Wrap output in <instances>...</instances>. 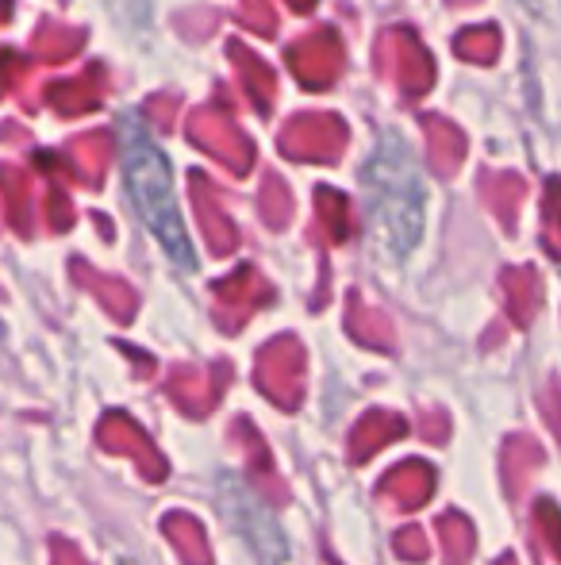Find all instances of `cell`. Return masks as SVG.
Wrapping results in <instances>:
<instances>
[{
    "instance_id": "obj_9",
    "label": "cell",
    "mask_w": 561,
    "mask_h": 565,
    "mask_svg": "<svg viewBox=\"0 0 561 565\" xmlns=\"http://www.w3.org/2000/svg\"><path fill=\"white\" fill-rule=\"evenodd\" d=\"M235 439L242 443V454H247V461H250V469H262V489L270 492V500L273 504H284V500H289V489H284V484H278L281 477H278V469H273V461H270V450H266V439L262 435L255 431V427L247 424V416H239L235 419Z\"/></svg>"
},
{
    "instance_id": "obj_5",
    "label": "cell",
    "mask_w": 561,
    "mask_h": 565,
    "mask_svg": "<svg viewBox=\"0 0 561 565\" xmlns=\"http://www.w3.org/2000/svg\"><path fill=\"white\" fill-rule=\"evenodd\" d=\"M377 492H381L385 500H392L400 512H416V508H423L427 500L434 497V466L423 458L400 461V466H392L389 473H385Z\"/></svg>"
},
{
    "instance_id": "obj_15",
    "label": "cell",
    "mask_w": 561,
    "mask_h": 565,
    "mask_svg": "<svg viewBox=\"0 0 561 565\" xmlns=\"http://www.w3.org/2000/svg\"><path fill=\"white\" fill-rule=\"evenodd\" d=\"M535 527L542 531V539H547V546L561 558V512L558 504L550 497L539 500V512H535Z\"/></svg>"
},
{
    "instance_id": "obj_21",
    "label": "cell",
    "mask_w": 561,
    "mask_h": 565,
    "mask_svg": "<svg viewBox=\"0 0 561 565\" xmlns=\"http://www.w3.org/2000/svg\"><path fill=\"white\" fill-rule=\"evenodd\" d=\"M516 4H524V8H542V0H516Z\"/></svg>"
},
{
    "instance_id": "obj_19",
    "label": "cell",
    "mask_w": 561,
    "mask_h": 565,
    "mask_svg": "<svg viewBox=\"0 0 561 565\" xmlns=\"http://www.w3.org/2000/svg\"><path fill=\"white\" fill-rule=\"evenodd\" d=\"M266 201H270V227H281L284 216L292 212V204H289V196L281 193V181L278 178H270V193H266Z\"/></svg>"
},
{
    "instance_id": "obj_7",
    "label": "cell",
    "mask_w": 561,
    "mask_h": 565,
    "mask_svg": "<svg viewBox=\"0 0 561 565\" xmlns=\"http://www.w3.org/2000/svg\"><path fill=\"white\" fill-rule=\"evenodd\" d=\"M227 381H231V365H224V362L212 370V381H201L193 370H177V373H173L170 393H173V401L188 412V416H204V412L216 408L219 388H224Z\"/></svg>"
},
{
    "instance_id": "obj_13",
    "label": "cell",
    "mask_w": 561,
    "mask_h": 565,
    "mask_svg": "<svg viewBox=\"0 0 561 565\" xmlns=\"http://www.w3.org/2000/svg\"><path fill=\"white\" fill-rule=\"evenodd\" d=\"M439 535L446 543V565H465L473 558V523L462 512L439 515Z\"/></svg>"
},
{
    "instance_id": "obj_17",
    "label": "cell",
    "mask_w": 561,
    "mask_h": 565,
    "mask_svg": "<svg viewBox=\"0 0 561 565\" xmlns=\"http://www.w3.org/2000/svg\"><path fill=\"white\" fill-rule=\"evenodd\" d=\"M550 227H547V246L550 254H558L561 258V185L558 181H550Z\"/></svg>"
},
{
    "instance_id": "obj_3",
    "label": "cell",
    "mask_w": 561,
    "mask_h": 565,
    "mask_svg": "<svg viewBox=\"0 0 561 565\" xmlns=\"http://www.w3.org/2000/svg\"><path fill=\"white\" fill-rule=\"evenodd\" d=\"M216 497H219L224 520L231 523L235 535L247 543V551L255 554L258 565H284L292 558V546H289V539H284L278 515L270 512V504H266L242 477L224 473L219 477Z\"/></svg>"
},
{
    "instance_id": "obj_16",
    "label": "cell",
    "mask_w": 561,
    "mask_h": 565,
    "mask_svg": "<svg viewBox=\"0 0 561 565\" xmlns=\"http://www.w3.org/2000/svg\"><path fill=\"white\" fill-rule=\"evenodd\" d=\"M392 551L400 554V558H408V562H427V554H431V546L423 543V531L420 527H404V531H397V539H392Z\"/></svg>"
},
{
    "instance_id": "obj_4",
    "label": "cell",
    "mask_w": 561,
    "mask_h": 565,
    "mask_svg": "<svg viewBox=\"0 0 561 565\" xmlns=\"http://www.w3.org/2000/svg\"><path fill=\"white\" fill-rule=\"evenodd\" d=\"M304 370H308V362H304L300 339L281 335L258 354L255 381L278 408L292 412V408H300V401H304Z\"/></svg>"
},
{
    "instance_id": "obj_12",
    "label": "cell",
    "mask_w": 561,
    "mask_h": 565,
    "mask_svg": "<svg viewBox=\"0 0 561 565\" xmlns=\"http://www.w3.org/2000/svg\"><path fill=\"white\" fill-rule=\"evenodd\" d=\"M346 331H350L358 342L366 347H377V350H392V331H389V320L381 312H369L358 297L350 300V312H346Z\"/></svg>"
},
{
    "instance_id": "obj_10",
    "label": "cell",
    "mask_w": 561,
    "mask_h": 565,
    "mask_svg": "<svg viewBox=\"0 0 561 565\" xmlns=\"http://www.w3.org/2000/svg\"><path fill=\"white\" fill-rule=\"evenodd\" d=\"M542 461H547V454H542V447L531 435H511V439L504 443V481H508V497H519L527 473H531L535 466H542Z\"/></svg>"
},
{
    "instance_id": "obj_20",
    "label": "cell",
    "mask_w": 561,
    "mask_h": 565,
    "mask_svg": "<svg viewBox=\"0 0 561 565\" xmlns=\"http://www.w3.org/2000/svg\"><path fill=\"white\" fill-rule=\"evenodd\" d=\"M427 419H431V424H420V431H423V439H431V443H442L446 439V412H427Z\"/></svg>"
},
{
    "instance_id": "obj_18",
    "label": "cell",
    "mask_w": 561,
    "mask_h": 565,
    "mask_svg": "<svg viewBox=\"0 0 561 565\" xmlns=\"http://www.w3.org/2000/svg\"><path fill=\"white\" fill-rule=\"evenodd\" d=\"M539 408L547 412L550 427H554V435H558V439H561V381H558V377L550 381V388H547V393H542Z\"/></svg>"
},
{
    "instance_id": "obj_2",
    "label": "cell",
    "mask_w": 561,
    "mask_h": 565,
    "mask_svg": "<svg viewBox=\"0 0 561 565\" xmlns=\"http://www.w3.org/2000/svg\"><path fill=\"white\" fill-rule=\"evenodd\" d=\"M123 181L128 196L136 204L139 220L147 224L150 235L158 238L170 262L177 269H196V254L188 243V231L181 224L177 196H173V173L165 154L142 135L139 124H123Z\"/></svg>"
},
{
    "instance_id": "obj_11",
    "label": "cell",
    "mask_w": 561,
    "mask_h": 565,
    "mask_svg": "<svg viewBox=\"0 0 561 565\" xmlns=\"http://www.w3.org/2000/svg\"><path fill=\"white\" fill-rule=\"evenodd\" d=\"M162 531L173 539V546H177V554L185 565H212V551H208V543H204V527L193 520V515L173 512L170 520L162 523Z\"/></svg>"
},
{
    "instance_id": "obj_14",
    "label": "cell",
    "mask_w": 561,
    "mask_h": 565,
    "mask_svg": "<svg viewBox=\"0 0 561 565\" xmlns=\"http://www.w3.org/2000/svg\"><path fill=\"white\" fill-rule=\"evenodd\" d=\"M504 285L516 292V300H511V320L524 328V323L531 320L535 308H539V277H535L531 269H508V274H504Z\"/></svg>"
},
{
    "instance_id": "obj_22",
    "label": "cell",
    "mask_w": 561,
    "mask_h": 565,
    "mask_svg": "<svg viewBox=\"0 0 561 565\" xmlns=\"http://www.w3.org/2000/svg\"><path fill=\"white\" fill-rule=\"evenodd\" d=\"M120 565H136V562H131V558H123V562H120Z\"/></svg>"
},
{
    "instance_id": "obj_1",
    "label": "cell",
    "mask_w": 561,
    "mask_h": 565,
    "mask_svg": "<svg viewBox=\"0 0 561 565\" xmlns=\"http://www.w3.org/2000/svg\"><path fill=\"white\" fill-rule=\"evenodd\" d=\"M366 189V216L369 238H374L377 258L400 266L408 254L420 246L423 220H427V189L416 154L397 131H385L362 170Z\"/></svg>"
},
{
    "instance_id": "obj_8",
    "label": "cell",
    "mask_w": 561,
    "mask_h": 565,
    "mask_svg": "<svg viewBox=\"0 0 561 565\" xmlns=\"http://www.w3.org/2000/svg\"><path fill=\"white\" fill-rule=\"evenodd\" d=\"M216 297H219V305H239V312H235V331H239L242 323H247V316L255 312L262 300H270V285H266L255 269H239L231 281L216 285Z\"/></svg>"
},
{
    "instance_id": "obj_6",
    "label": "cell",
    "mask_w": 561,
    "mask_h": 565,
    "mask_svg": "<svg viewBox=\"0 0 561 565\" xmlns=\"http://www.w3.org/2000/svg\"><path fill=\"white\" fill-rule=\"evenodd\" d=\"M408 419L397 416V412H366V416L354 424L350 431V443H346V458L354 461V466H362V461H369L381 447H389V443L404 439L408 435Z\"/></svg>"
}]
</instances>
